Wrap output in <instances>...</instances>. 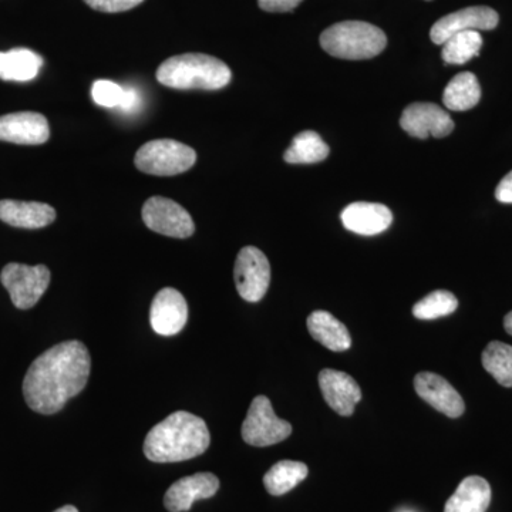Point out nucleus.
Segmentation results:
<instances>
[{
  "mask_svg": "<svg viewBox=\"0 0 512 512\" xmlns=\"http://www.w3.org/2000/svg\"><path fill=\"white\" fill-rule=\"evenodd\" d=\"M92 359L79 340H69L42 353L30 365L23 394L33 412L55 414L89 382Z\"/></svg>",
  "mask_w": 512,
  "mask_h": 512,
  "instance_id": "1",
  "label": "nucleus"
},
{
  "mask_svg": "<svg viewBox=\"0 0 512 512\" xmlns=\"http://www.w3.org/2000/svg\"><path fill=\"white\" fill-rule=\"evenodd\" d=\"M210 443V431L201 417L175 412L147 434L144 454L153 463H180L201 456Z\"/></svg>",
  "mask_w": 512,
  "mask_h": 512,
  "instance_id": "2",
  "label": "nucleus"
},
{
  "mask_svg": "<svg viewBox=\"0 0 512 512\" xmlns=\"http://www.w3.org/2000/svg\"><path fill=\"white\" fill-rule=\"evenodd\" d=\"M231 79L227 64L202 53L170 57L157 69L158 83L177 90H220L228 86Z\"/></svg>",
  "mask_w": 512,
  "mask_h": 512,
  "instance_id": "3",
  "label": "nucleus"
},
{
  "mask_svg": "<svg viewBox=\"0 0 512 512\" xmlns=\"http://www.w3.org/2000/svg\"><path fill=\"white\" fill-rule=\"evenodd\" d=\"M320 45L338 59L366 60L383 52L387 37L382 29L370 23L348 20L326 29L320 36Z\"/></svg>",
  "mask_w": 512,
  "mask_h": 512,
  "instance_id": "4",
  "label": "nucleus"
},
{
  "mask_svg": "<svg viewBox=\"0 0 512 512\" xmlns=\"http://www.w3.org/2000/svg\"><path fill=\"white\" fill-rule=\"evenodd\" d=\"M197 161L191 147L175 140H153L137 151L134 164L141 173L171 177L190 170Z\"/></svg>",
  "mask_w": 512,
  "mask_h": 512,
  "instance_id": "5",
  "label": "nucleus"
},
{
  "mask_svg": "<svg viewBox=\"0 0 512 512\" xmlns=\"http://www.w3.org/2000/svg\"><path fill=\"white\" fill-rule=\"evenodd\" d=\"M292 426L279 419L268 397H255L242 424V439L249 446L268 447L288 439Z\"/></svg>",
  "mask_w": 512,
  "mask_h": 512,
  "instance_id": "6",
  "label": "nucleus"
},
{
  "mask_svg": "<svg viewBox=\"0 0 512 512\" xmlns=\"http://www.w3.org/2000/svg\"><path fill=\"white\" fill-rule=\"evenodd\" d=\"M2 285L8 289L13 305L30 309L45 295L50 284V271L45 265L8 264L0 274Z\"/></svg>",
  "mask_w": 512,
  "mask_h": 512,
  "instance_id": "7",
  "label": "nucleus"
},
{
  "mask_svg": "<svg viewBox=\"0 0 512 512\" xmlns=\"http://www.w3.org/2000/svg\"><path fill=\"white\" fill-rule=\"evenodd\" d=\"M234 276L239 296L247 302H259L271 284V265L261 249L245 247L237 256Z\"/></svg>",
  "mask_w": 512,
  "mask_h": 512,
  "instance_id": "8",
  "label": "nucleus"
},
{
  "mask_svg": "<svg viewBox=\"0 0 512 512\" xmlns=\"http://www.w3.org/2000/svg\"><path fill=\"white\" fill-rule=\"evenodd\" d=\"M143 221L151 231L171 238H190L195 232L190 212L164 197H151L143 207Z\"/></svg>",
  "mask_w": 512,
  "mask_h": 512,
  "instance_id": "9",
  "label": "nucleus"
},
{
  "mask_svg": "<svg viewBox=\"0 0 512 512\" xmlns=\"http://www.w3.org/2000/svg\"><path fill=\"white\" fill-rule=\"evenodd\" d=\"M400 126L410 136L426 140L447 137L454 130V121L437 104L414 103L403 111Z\"/></svg>",
  "mask_w": 512,
  "mask_h": 512,
  "instance_id": "10",
  "label": "nucleus"
},
{
  "mask_svg": "<svg viewBox=\"0 0 512 512\" xmlns=\"http://www.w3.org/2000/svg\"><path fill=\"white\" fill-rule=\"evenodd\" d=\"M498 13L487 6H471L450 13L434 23L430 37L436 45H443L451 36L468 30H493L498 25Z\"/></svg>",
  "mask_w": 512,
  "mask_h": 512,
  "instance_id": "11",
  "label": "nucleus"
},
{
  "mask_svg": "<svg viewBox=\"0 0 512 512\" xmlns=\"http://www.w3.org/2000/svg\"><path fill=\"white\" fill-rule=\"evenodd\" d=\"M188 305L181 292L164 288L151 303L150 323L154 332L161 336H174L187 325Z\"/></svg>",
  "mask_w": 512,
  "mask_h": 512,
  "instance_id": "12",
  "label": "nucleus"
},
{
  "mask_svg": "<svg viewBox=\"0 0 512 512\" xmlns=\"http://www.w3.org/2000/svg\"><path fill=\"white\" fill-rule=\"evenodd\" d=\"M50 137V127L45 116L33 111L6 114L0 117V141L39 146Z\"/></svg>",
  "mask_w": 512,
  "mask_h": 512,
  "instance_id": "13",
  "label": "nucleus"
},
{
  "mask_svg": "<svg viewBox=\"0 0 512 512\" xmlns=\"http://www.w3.org/2000/svg\"><path fill=\"white\" fill-rule=\"evenodd\" d=\"M414 389L424 402L451 419L463 416L466 410L460 393L444 377L436 373H419L414 377Z\"/></svg>",
  "mask_w": 512,
  "mask_h": 512,
  "instance_id": "14",
  "label": "nucleus"
},
{
  "mask_svg": "<svg viewBox=\"0 0 512 512\" xmlns=\"http://www.w3.org/2000/svg\"><path fill=\"white\" fill-rule=\"evenodd\" d=\"M319 387L330 409L340 416H352L356 404L362 400L359 384L348 373L323 369L319 373Z\"/></svg>",
  "mask_w": 512,
  "mask_h": 512,
  "instance_id": "15",
  "label": "nucleus"
},
{
  "mask_svg": "<svg viewBox=\"0 0 512 512\" xmlns=\"http://www.w3.org/2000/svg\"><path fill=\"white\" fill-rule=\"evenodd\" d=\"M220 490V480L211 473H198L175 481L164 497V505L170 512L190 510L197 500L214 497Z\"/></svg>",
  "mask_w": 512,
  "mask_h": 512,
  "instance_id": "16",
  "label": "nucleus"
},
{
  "mask_svg": "<svg viewBox=\"0 0 512 512\" xmlns=\"http://www.w3.org/2000/svg\"><path fill=\"white\" fill-rule=\"evenodd\" d=\"M343 225L355 234L372 237L392 225L393 214L386 205L375 202H353L340 215Z\"/></svg>",
  "mask_w": 512,
  "mask_h": 512,
  "instance_id": "17",
  "label": "nucleus"
},
{
  "mask_svg": "<svg viewBox=\"0 0 512 512\" xmlns=\"http://www.w3.org/2000/svg\"><path fill=\"white\" fill-rule=\"evenodd\" d=\"M0 220L16 228L39 229L56 220V211L43 202L2 200Z\"/></svg>",
  "mask_w": 512,
  "mask_h": 512,
  "instance_id": "18",
  "label": "nucleus"
},
{
  "mask_svg": "<svg viewBox=\"0 0 512 512\" xmlns=\"http://www.w3.org/2000/svg\"><path fill=\"white\" fill-rule=\"evenodd\" d=\"M306 326L312 338L332 352H345L352 346L348 328L332 313L312 312L306 319Z\"/></svg>",
  "mask_w": 512,
  "mask_h": 512,
  "instance_id": "19",
  "label": "nucleus"
},
{
  "mask_svg": "<svg viewBox=\"0 0 512 512\" xmlns=\"http://www.w3.org/2000/svg\"><path fill=\"white\" fill-rule=\"evenodd\" d=\"M491 503V487L483 477L464 478L448 498L444 512H485Z\"/></svg>",
  "mask_w": 512,
  "mask_h": 512,
  "instance_id": "20",
  "label": "nucleus"
},
{
  "mask_svg": "<svg viewBox=\"0 0 512 512\" xmlns=\"http://www.w3.org/2000/svg\"><path fill=\"white\" fill-rule=\"evenodd\" d=\"M43 66V59L33 50L12 49L0 52V79L5 82H29Z\"/></svg>",
  "mask_w": 512,
  "mask_h": 512,
  "instance_id": "21",
  "label": "nucleus"
},
{
  "mask_svg": "<svg viewBox=\"0 0 512 512\" xmlns=\"http://www.w3.org/2000/svg\"><path fill=\"white\" fill-rule=\"evenodd\" d=\"M481 87L473 73L464 72L451 79L444 90V106L451 111H467L480 103Z\"/></svg>",
  "mask_w": 512,
  "mask_h": 512,
  "instance_id": "22",
  "label": "nucleus"
},
{
  "mask_svg": "<svg viewBox=\"0 0 512 512\" xmlns=\"http://www.w3.org/2000/svg\"><path fill=\"white\" fill-rule=\"evenodd\" d=\"M308 474V466L301 461H279L265 474L264 485L269 494L279 497L301 484Z\"/></svg>",
  "mask_w": 512,
  "mask_h": 512,
  "instance_id": "23",
  "label": "nucleus"
},
{
  "mask_svg": "<svg viewBox=\"0 0 512 512\" xmlns=\"http://www.w3.org/2000/svg\"><path fill=\"white\" fill-rule=\"evenodd\" d=\"M330 153L328 144L315 131H302L286 150L285 161L289 164H315L326 160Z\"/></svg>",
  "mask_w": 512,
  "mask_h": 512,
  "instance_id": "24",
  "label": "nucleus"
},
{
  "mask_svg": "<svg viewBox=\"0 0 512 512\" xmlns=\"http://www.w3.org/2000/svg\"><path fill=\"white\" fill-rule=\"evenodd\" d=\"M483 47V37L477 30L457 33L443 43V57L447 64H464L470 62L473 57L480 53Z\"/></svg>",
  "mask_w": 512,
  "mask_h": 512,
  "instance_id": "25",
  "label": "nucleus"
},
{
  "mask_svg": "<svg viewBox=\"0 0 512 512\" xmlns=\"http://www.w3.org/2000/svg\"><path fill=\"white\" fill-rule=\"evenodd\" d=\"M483 366L501 386L512 387V346L497 340L488 343L483 352Z\"/></svg>",
  "mask_w": 512,
  "mask_h": 512,
  "instance_id": "26",
  "label": "nucleus"
},
{
  "mask_svg": "<svg viewBox=\"0 0 512 512\" xmlns=\"http://www.w3.org/2000/svg\"><path fill=\"white\" fill-rule=\"evenodd\" d=\"M458 301L453 293L448 291H434L426 298L417 302L413 308V315L421 320L444 318L457 311Z\"/></svg>",
  "mask_w": 512,
  "mask_h": 512,
  "instance_id": "27",
  "label": "nucleus"
},
{
  "mask_svg": "<svg viewBox=\"0 0 512 512\" xmlns=\"http://www.w3.org/2000/svg\"><path fill=\"white\" fill-rule=\"evenodd\" d=\"M93 100L99 106L119 107L124 96V87L109 80H97L92 87Z\"/></svg>",
  "mask_w": 512,
  "mask_h": 512,
  "instance_id": "28",
  "label": "nucleus"
},
{
  "mask_svg": "<svg viewBox=\"0 0 512 512\" xmlns=\"http://www.w3.org/2000/svg\"><path fill=\"white\" fill-rule=\"evenodd\" d=\"M90 8L104 13L127 12L141 5L144 0H84Z\"/></svg>",
  "mask_w": 512,
  "mask_h": 512,
  "instance_id": "29",
  "label": "nucleus"
},
{
  "mask_svg": "<svg viewBox=\"0 0 512 512\" xmlns=\"http://www.w3.org/2000/svg\"><path fill=\"white\" fill-rule=\"evenodd\" d=\"M301 2L302 0H258L259 8L271 13L291 12Z\"/></svg>",
  "mask_w": 512,
  "mask_h": 512,
  "instance_id": "30",
  "label": "nucleus"
},
{
  "mask_svg": "<svg viewBox=\"0 0 512 512\" xmlns=\"http://www.w3.org/2000/svg\"><path fill=\"white\" fill-rule=\"evenodd\" d=\"M140 104V93H138L136 89H128V87H124V96L123 100H121L119 109L124 111V113L130 114L134 113V111H137L138 107H140Z\"/></svg>",
  "mask_w": 512,
  "mask_h": 512,
  "instance_id": "31",
  "label": "nucleus"
},
{
  "mask_svg": "<svg viewBox=\"0 0 512 512\" xmlns=\"http://www.w3.org/2000/svg\"><path fill=\"white\" fill-rule=\"evenodd\" d=\"M495 198L503 204H512V171L505 175L495 190Z\"/></svg>",
  "mask_w": 512,
  "mask_h": 512,
  "instance_id": "32",
  "label": "nucleus"
},
{
  "mask_svg": "<svg viewBox=\"0 0 512 512\" xmlns=\"http://www.w3.org/2000/svg\"><path fill=\"white\" fill-rule=\"evenodd\" d=\"M504 329L507 330L508 335L512 336V312L504 318Z\"/></svg>",
  "mask_w": 512,
  "mask_h": 512,
  "instance_id": "33",
  "label": "nucleus"
},
{
  "mask_svg": "<svg viewBox=\"0 0 512 512\" xmlns=\"http://www.w3.org/2000/svg\"><path fill=\"white\" fill-rule=\"evenodd\" d=\"M55 512H79L77 511L76 507H73V505H66V507L59 508V510Z\"/></svg>",
  "mask_w": 512,
  "mask_h": 512,
  "instance_id": "34",
  "label": "nucleus"
}]
</instances>
